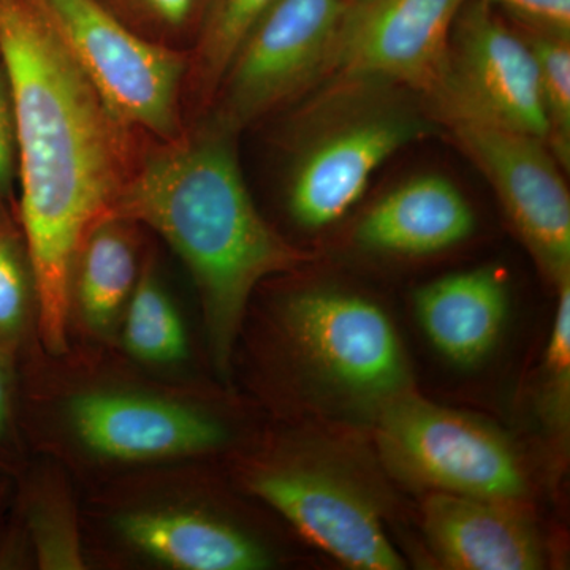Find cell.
Returning a JSON list of instances; mask_svg holds the SVG:
<instances>
[{"label": "cell", "instance_id": "cell-18", "mask_svg": "<svg viewBox=\"0 0 570 570\" xmlns=\"http://www.w3.org/2000/svg\"><path fill=\"white\" fill-rule=\"evenodd\" d=\"M124 343L142 362L175 363L186 356L181 317L151 273L135 284Z\"/></svg>", "mask_w": 570, "mask_h": 570}, {"label": "cell", "instance_id": "cell-11", "mask_svg": "<svg viewBox=\"0 0 570 570\" xmlns=\"http://www.w3.org/2000/svg\"><path fill=\"white\" fill-rule=\"evenodd\" d=\"M406 108H376L337 124L307 146L288 187V209L299 225L340 220L363 197L371 176L393 154L428 134Z\"/></svg>", "mask_w": 570, "mask_h": 570}, {"label": "cell", "instance_id": "cell-9", "mask_svg": "<svg viewBox=\"0 0 570 570\" xmlns=\"http://www.w3.org/2000/svg\"><path fill=\"white\" fill-rule=\"evenodd\" d=\"M347 0H276L225 71L223 111L230 130L255 121L324 71Z\"/></svg>", "mask_w": 570, "mask_h": 570}, {"label": "cell", "instance_id": "cell-10", "mask_svg": "<svg viewBox=\"0 0 570 570\" xmlns=\"http://www.w3.org/2000/svg\"><path fill=\"white\" fill-rule=\"evenodd\" d=\"M250 490L318 549L358 570L404 569L373 499L346 475L325 466L261 471Z\"/></svg>", "mask_w": 570, "mask_h": 570}, {"label": "cell", "instance_id": "cell-3", "mask_svg": "<svg viewBox=\"0 0 570 570\" xmlns=\"http://www.w3.org/2000/svg\"><path fill=\"white\" fill-rule=\"evenodd\" d=\"M376 441L385 464L415 485L502 501L527 497L523 463L497 426L412 392L379 407Z\"/></svg>", "mask_w": 570, "mask_h": 570}, {"label": "cell", "instance_id": "cell-6", "mask_svg": "<svg viewBox=\"0 0 570 570\" xmlns=\"http://www.w3.org/2000/svg\"><path fill=\"white\" fill-rule=\"evenodd\" d=\"M285 326L303 358L337 389L379 404L411 392L395 326L363 296L314 288L288 299Z\"/></svg>", "mask_w": 570, "mask_h": 570}, {"label": "cell", "instance_id": "cell-21", "mask_svg": "<svg viewBox=\"0 0 570 570\" xmlns=\"http://www.w3.org/2000/svg\"><path fill=\"white\" fill-rule=\"evenodd\" d=\"M554 314L546 360H543L540 409L551 431L568 434L570 415V279L557 287Z\"/></svg>", "mask_w": 570, "mask_h": 570}, {"label": "cell", "instance_id": "cell-12", "mask_svg": "<svg viewBox=\"0 0 570 570\" xmlns=\"http://www.w3.org/2000/svg\"><path fill=\"white\" fill-rule=\"evenodd\" d=\"M70 417L89 449L116 460L190 455L224 441L214 420L154 397L88 393L71 401Z\"/></svg>", "mask_w": 570, "mask_h": 570}, {"label": "cell", "instance_id": "cell-25", "mask_svg": "<svg viewBox=\"0 0 570 570\" xmlns=\"http://www.w3.org/2000/svg\"><path fill=\"white\" fill-rule=\"evenodd\" d=\"M14 428L13 384L9 362L0 354V456L11 444Z\"/></svg>", "mask_w": 570, "mask_h": 570}, {"label": "cell", "instance_id": "cell-2", "mask_svg": "<svg viewBox=\"0 0 570 570\" xmlns=\"http://www.w3.org/2000/svg\"><path fill=\"white\" fill-rule=\"evenodd\" d=\"M232 135L216 122L186 140L165 142L122 184L105 216L148 225L183 258L200 292L220 370L230 363L255 287L313 258L255 208Z\"/></svg>", "mask_w": 570, "mask_h": 570}, {"label": "cell", "instance_id": "cell-19", "mask_svg": "<svg viewBox=\"0 0 570 570\" xmlns=\"http://www.w3.org/2000/svg\"><path fill=\"white\" fill-rule=\"evenodd\" d=\"M513 24V22H512ZM534 56L546 112L547 146L562 168L570 165V37L513 24Z\"/></svg>", "mask_w": 570, "mask_h": 570}, {"label": "cell", "instance_id": "cell-24", "mask_svg": "<svg viewBox=\"0 0 570 570\" xmlns=\"http://www.w3.org/2000/svg\"><path fill=\"white\" fill-rule=\"evenodd\" d=\"M17 181V121H14L9 78L0 62V206L10 204Z\"/></svg>", "mask_w": 570, "mask_h": 570}, {"label": "cell", "instance_id": "cell-13", "mask_svg": "<svg viewBox=\"0 0 570 570\" xmlns=\"http://www.w3.org/2000/svg\"><path fill=\"white\" fill-rule=\"evenodd\" d=\"M422 515L428 546L444 568H543L542 540L519 502L431 491Z\"/></svg>", "mask_w": 570, "mask_h": 570}, {"label": "cell", "instance_id": "cell-14", "mask_svg": "<svg viewBox=\"0 0 570 570\" xmlns=\"http://www.w3.org/2000/svg\"><path fill=\"white\" fill-rule=\"evenodd\" d=\"M475 214L459 187L439 175L401 184L377 202L355 230L358 245L376 253L430 255L474 234Z\"/></svg>", "mask_w": 570, "mask_h": 570}, {"label": "cell", "instance_id": "cell-7", "mask_svg": "<svg viewBox=\"0 0 570 570\" xmlns=\"http://www.w3.org/2000/svg\"><path fill=\"white\" fill-rule=\"evenodd\" d=\"M428 97L546 142L549 137L531 48L485 0L464 2L450 36L444 80Z\"/></svg>", "mask_w": 570, "mask_h": 570}, {"label": "cell", "instance_id": "cell-5", "mask_svg": "<svg viewBox=\"0 0 570 570\" xmlns=\"http://www.w3.org/2000/svg\"><path fill=\"white\" fill-rule=\"evenodd\" d=\"M461 151L485 176L540 273L570 279V197L546 141L450 105L433 104Z\"/></svg>", "mask_w": 570, "mask_h": 570}, {"label": "cell", "instance_id": "cell-15", "mask_svg": "<svg viewBox=\"0 0 570 570\" xmlns=\"http://www.w3.org/2000/svg\"><path fill=\"white\" fill-rule=\"evenodd\" d=\"M508 307L504 281L489 266L441 277L415 294V314L428 340L460 366H474L493 351Z\"/></svg>", "mask_w": 570, "mask_h": 570}, {"label": "cell", "instance_id": "cell-17", "mask_svg": "<svg viewBox=\"0 0 570 570\" xmlns=\"http://www.w3.org/2000/svg\"><path fill=\"white\" fill-rule=\"evenodd\" d=\"M77 258L82 316L92 328H108L137 284L132 243L118 219L105 217L86 235Z\"/></svg>", "mask_w": 570, "mask_h": 570}, {"label": "cell", "instance_id": "cell-20", "mask_svg": "<svg viewBox=\"0 0 570 570\" xmlns=\"http://www.w3.org/2000/svg\"><path fill=\"white\" fill-rule=\"evenodd\" d=\"M31 292L33 279L24 239L14 228L9 205L0 206V354L7 362L24 335Z\"/></svg>", "mask_w": 570, "mask_h": 570}, {"label": "cell", "instance_id": "cell-8", "mask_svg": "<svg viewBox=\"0 0 570 570\" xmlns=\"http://www.w3.org/2000/svg\"><path fill=\"white\" fill-rule=\"evenodd\" d=\"M464 2L347 0L324 70L430 96L444 80L450 36Z\"/></svg>", "mask_w": 570, "mask_h": 570}, {"label": "cell", "instance_id": "cell-1", "mask_svg": "<svg viewBox=\"0 0 570 570\" xmlns=\"http://www.w3.org/2000/svg\"><path fill=\"white\" fill-rule=\"evenodd\" d=\"M17 121L21 235L45 347H67L75 261L124 181V129L32 0H0Z\"/></svg>", "mask_w": 570, "mask_h": 570}, {"label": "cell", "instance_id": "cell-16", "mask_svg": "<svg viewBox=\"0 0 570 570\" xmlns=\"http://www.w3.org/2000/svg\"><path fill=\"white\" fill-rule=\"evenodd\" d=\"M118 530L138 550L183 570H258L266 551L224 521L186 510H141L118 520Z\"/></svg>", "mask_w": 570, "mask_h": 570}, {"label": "cell", "instance_id": "cell-22", "mask_svg": "<svg viewBox=\"0 0 570 570\" xmlns=\"http://www.w3.org/2000/svg\"><path fill=\"white\" fill-rule=\"evenodd\" d=\"M276 0H219L200 48L205 82L223 80L243 40Z\"/></svg>", "mask_w": 570, "mask_h": 570}, {"label": "cell", "instance_id": "cell-4", "mask_svg": "<svg viewBox=\"0 0 570 570\" xmlns=\"http://www.w3.org/2000/svg\"><path fill=\"white\" fill-rule=\"evenodd\" d=\"M112 115L165 141L179 134V52L138 37L99 0H32Z\"/></svg>", "mask_w": 570, "mask_h": 570}, {"label": "cell", "instance_id": "cell-23", "mask_svg": "<svg viewBox=\"0 0 570 570\" xmlns=\"http://www.w3.org/2000/svg\"><path fill=\"white\" fill-rule=\"evenodd\" d=\"M513 24L570 37V0H485Z\"/></svg>", "mask_w": 570, "mask_h": 570}, {"label": "cell", "instance_id": "cell-26", "mask_svg": "<svg viewBox=\"0 0 570 570\" xmlns=\"http://www.w3.org/2000/svg\"><path fill=\"white\" fill-rule=\"evenodd\" d=\"M149 9L167 22V24H183L193 10L194 0H146Z\"/></svg>", "mask_w": 570, "mask_h": 570}]
</instances>
